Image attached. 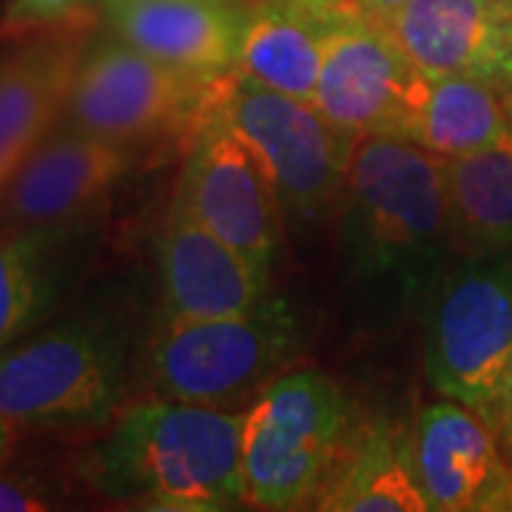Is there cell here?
<instances>
[{
    "label": "cell",
    "mask_w": 512,
    "mask_h": 512,
    "mask_svg": "<svg viewBox=\"0 0 512 512\" xmlns=\"http://www.w3.org/2000/svg\"><path fill=\"white\" fill-rule=\"evenodd\" d=\"M330 23L302 0H251L237 72L259 86L313 103Z\"/></svg>",
    "instance_id": "19"
},
{
    "label": "cell",
    "mask_w": 512,
    "mask_h": 512,
    "mask_svg": "<svg viewBox=\"0 0 512 512\" xmlns=\"http://www.w3.org/2000/svg\"><path fill=\"white\" fill-rule=\"evenodd\" d=\"M413 464L427 510L512 512V461L470 407L441 399L413 427Z\"/></svg>",
    "instance_id": "12"
},
{
    "label": "cell",
    "mask_w": 512,
    "mask_h": 512,
    "mask_svg": "<svg viewBox=\"0 0 512 512\" xmlns=\"http://www.w3.org/2000/svg\"><path fill=\"white\" fill-rule=\"evenodd\" d=\"M15 430H18V424L9 419V416H3L0 413V467H6L9 461H12V453H15Z\"/></svg>",
    "instance_id": "27"
},
{
    "label": "cell",
    "mask_w": 512,
    "mask_h": 512,
    "mask_svg": "<svg viewBox=\"0 0 512 512\" xmlns=\"http://www.w3.org/2000/svg\"><path fill=\"white\" fill-rule=\"evenodd\" d=\"M74 23H94L92 0H3L0 35L23 40Z\"/></svg>",
    "instance_id": "22"
},
{
    "label": "cell",
    "mask_w": 512,
    "mask_h": 512,
    "mask_svg": "<svg viewBox=\"0 0 512 512\" xmlns=\"http://www.w3.org/2000/svg\"><path fill=\"white\" fill-rule=\"evenodd\" d=\"M330 20H362L387 26L404 9L407 0H302Z\"/></svg>",
    "instance_id": "23"
},
{
    "label": "cell",
    "mask_w": 512,
    "mask_h": 512,
    "mask_svg": "<svg viewBox=\"0 0 512 512\" xmlns=\"http://www.w3.org/2000/svg\"><path fill=\"white\" fill-rule=\"evenodd\" d=\"M495 436L501 441L504 453L512 461V362L504 376V387H501V402H498V416H495Z\"/></svg>",
    "instance_id": "25"
},
{
    "label": "cell",
    "mask_w": 512,
    "mask_h": 512,
    "mask_svg": "<svg viewBox=\"0 0 512 512\" xmlns=\"http://www.w3.org/2000/svg\"><path fill=\"white\" fill-rule=\"evenodd\" d=\"M302 353V319L271 293L228 319H163L148 336L143 379L157 399L248 410Z\"/></svg>",
    "instance_id": "4"
},
{
    "label": "cell",
    "mask_w": 512,
    "mask_h": 512,
    "mask_svg": "<svg viewBox=\"0 0 512 512\" xmlns=\"http://www.w3.org/2000/svg\"><path fill=\"white\" fill-rule=\"evenodd\" d=\"M353 424L348 396L319 370H288L248 410L242 478L248 507L313 510Z\"/></svg>",
    "instance_id": "5"
},
{
    "label": "cell",
    "mask_w": 512,
    "mask_h": 512,
    "mask_svg": "<svg viewBox=\"0 0 512 512\" xmlns=\"http://www.w3.org/2000/svg\"><path fill=\"white\" fill-rule=\"evenodd\" d=\"M6 467H0V512H40L55 507L52 495L35 478L15 476Z\"/></svg>",
    "instance_id": "24"
},
{
    "label": "cell",
    "mask_w": 512,
    "mask_h": 512,
    "mask_svg": "<svg viewBox=\"0 0 512 512\" xmlns=\"http://www.w3.org/2000/svg\"><path fill=\"white\" fill-rule=\"evenodd\" d=\"M151 330L117 299L80 305L0 348V413L18 427H100L126 407Z\"/></svg>",
    "instance_id": "3"
},
{
    "label": "cell",
    "mask_w": 512,
    "mask_h": 512,
    "mask_svg": "<svg viewBox=\"0 0 512 512\" xmlns=\"http://www.w3.org/2000/svg\"><path fill=\"white\" fill-rule=\"evenodd\" d=\"M111 35L200 77L237 72L248 3L211 0H97Z\"/></svg>",
    "instance_id": "15"
},
{
    "label": "cell",
    "mask_w": 512,
    "mask_h": 512,
    "mask_svg": "<svg viewBox=\"0 0 512 512\" xmlns=\"http://www.w3.org/2000/svg\"><path fill=\"white\" fill-rule=\"evenodd\" d=\"M220 80L168 66L109 32L89 40L60 120L137 148L194 137Z\"/></svg>",
    "instance_id": "8"
},
{
    "label": "cell",
    "mask_w": 512,
    "mask_h": 512,
    "mask_svg": "<svg viewBox=\"0 0 512 512\" xmlns=\"http://www.w3.org/2000/svg\"><path fill=\"white\" fill-rule=\"evenodd\" d=\"M336 256L367 308L427 305L456 262L444 160L396 134H365L336 205Z\"/></svg>",
    "instance_id": "1"
},
{
    "label": "cell",
    "mask_w": 512,
    "mask_h": 512,
    "mask_svg": "<svg viewBox=\"0 0 512 512\" xmlns=\"http://www.w3.org/2000/svg\"><path fill=\"white\" fill-rule=\"evenodd\" d=\"M245 410L151 396L123 407L89 453L86 476L134 510L225 512L248 507L242 478Z\"/></svg>",
    "instance_id": "2"
},
{
    "label": "cell",
    "mask_w": 512,
    "mask_h": 512,
    "mask_svg": "<svg viewBox=\"0 0 512 512\" xmlns=\"http://www.w3.org/2000/svg\"><path fill=\"white\" fill-rule=\"evenodd\" d=\"M92 23L23 37L0 60V188L66 111Z\"/></svg>",
    "instance_id": "14"
},
{
    "label": "cell",
    "mask_w": 512,
    "mask_h": 512,
    "mask_svg": "<svg viewBox=\"0 0 512 512\" xmlns=\"http://www.w3.org/2000/svg\"><path fill=\"white\" fill-rule=\"evenodd\" d=\"M94 217L0 237V348L63 311L94 254Z\"/></svg>",
    "instance_id": "16"
},
{
    "label": "cell",
    "mask_w": 512,
    "mask_h": 512,
    "mask_svg": "<svg viewBox=\"0 0 512 512\" xmlns=\"http://www.w3.org/2000/svg\"><path fill=\"white\" fill-rule=\"evenodd\" d=\"M137 157V146L57 120L0 188L3 231L89 220L126 180Z\"/></svg>",
    "instance_id": "10"
},
{
    "label": "cell",
    "mask_w": 512,
    "mask_h": 512,
    "mask_svg": "<svg viewBox=\"0 0 512 512\" xmlns=\"http://www.w3.org/2000/svg\"><path fill=\"white\" fill-rule=\"evenodd\" d=\"M211 3H228V6H245V3H251V0H211Z\"/></svg>",
    "instance_id": "28"
},
{
    "label": "cell",
    "mask_w": 512,
    "mask_h": 512,
    "mask_svg": "<svg viewBox=\"0 0 512 512\" xmlns=\"http://www.w3.org/2000/svg\"><path fill=\"white\" fill-rule=\"evenodd\" d=\"M384 29L427 77L493 80L512 49V0H407Z\"/></svg>",
    "instance_id": "17"
},
{
    "label": "cell",
    "mask_w": 512,
    "mask_h": 512,
    "mask_svg": "<svg viewBox=\"0 0 512 512\" xmlns=\"http://www.w3.org/2000/svg\"><path fill=\"white\" fill-rule=\"evenodd\" d=\"M0 20H3V0H0Z\"/></svg>",
    "instance_id": "29"
},
{
    "label": "cell",
    "mask_w": 512,
    "mask_h": 512,
    "mask_svg": "<svg viewBox=\"0 0 512 512\" xmlns=\"http://www.w3.org/2000/svg\"><path fill=\"white\" fill-rule=\"evenodd\" d=\"M493 86L498 89V97H501V103H504L507 117H510L512 123V49L510 55L498 63V69L493 74Z\"/></svg>",
    "instance_id": "26"
},
{
    "label": "cell",
    "mask_w": 512,
    "mask_h": 512,
    "mask_svg": "<svg viewBox=\"0 0 512 512\" xmlns=\"http://www.w3.org/2000/svg\"><path fill=\"white\" fill-rule=\"evenodd\" d=\"M458 259L512 251V128L493 146L444 160Z\"/></svg>",
    "instance_id": "21"
},
{
    "label": "cell",
    "mask_w": 512,
    "mask_h": 512,
    "mask_svg": "<svg viewBox=\"0 0 512 512\" xmlns=\"http://www.w3.org/2000/svg\"><path fill=\"white\" fill-rule=\"evenodd\" d=\"M174 197L208 231L274 279L291 225L274 180L234 128L211 114L205 117L191 137Z\"/></svg>",
    "instance_id": "9"
},
{
    "label": "cell",
    "mask_w": 512,
    "mask_h": 512,
    "mask_svg": "<svg viewBox=\"0 0 512 512\" xmlns=\"http://www.w3.org/2000/svg\"><path fill=\"white\" fill-rule=\"evenodd\" d=\"M424 74L393 35L362 20H333L313 106L356 137L396 134Z\"/></svg>",
    "instance_id": "11"
},
{
    "label": "cell",
    "mask_w": 512,
    "mask_h": 512,
    "mask_svg": "<svg viewBox=\"0 0 512 512\" xmlns=\"http://www.w3.org/2000/svg\"><path fill=\"white\" fill-rule=\"evenodd\" d=\"M313 510L427 512L413 464V430L382 416L353 419Z\"/></svg>",
    "instance_id": "18"
},
{
    "label": "cell",
    "mask_w": 512,
    "mask_h": 512,
    "mask_svg": "<svg viewBox=\"0 0 512 512\" xmlns=\"http://www.w3.org/2000/svg\"><path fill=\"white\" fill-rule=\"evenodd\" d=\"M163 319H228L254 311L274 293V279L208 231L174 197L157 242Z\"/></svg>",
    "instance_id": "13"
},
{
    "label": "cell",
    "mask_w": 512,
    "mask_h": 512,
    "mask_svg": "<svg viewBox=\"0 0 512 512\" xmlns=\"http://www.w3.org/2000/svg\"><path fill=\"white\" fill-rule=\"evenodd\" d=\"M510 362L512 251L456 259L424 305L427 382L495 430Z\"/></svg>",
    "instance_id": "7"
},
{
    "label": "cell",
    "mask_w": 512,
    "mask_h": 512,
    "mask_svg": "<svg viewBox=\"0 0 512 512\" xmlns=\"http://www.w3.org/2000/svg\"><path fill=\"white\" fill-rule=\"evenodd\" d=\"M510 128L493 80L473 74H424L396 137L441 160H453L493 146Z\"/></svg>",
    "instance_id": "20"
},
{
    "label": "cell",
    "mask_w": 512,
    "mask_h": 512,
    "mask_svg": "<svg viewBox=\"0 0 512 512\" xmlns=\"http://www.w3.org/2000/svg\"><path fill=\"white\" fill-rule=\"evenodd\" d=\"M208 114L234 128L265 165L291 228H311L336 214L356 134L330 123L313 103L239 72L222 77Z\"/></svg>",
    "instance_id": "6"
}]
</instances>
